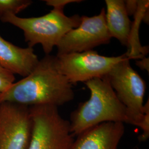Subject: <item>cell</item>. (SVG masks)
<instances>
[{
	"label": "cell",
	"instance_id": "5bb4252c",
	"mask_svg": "<svg viewBox=\"0 0 149 149\" xmlns=\"http://www.w3.org/2000/svg\"><path fill=\"white\" fill-rule=\"evenodd\" d=\"M15 82V76L0 64V94Z\"/></svg>",
	"mask_w": 149,
	"mask_h": 149
},
{
	"label": "cell",
	"instance_id": "277c9868",
	"mask_svg": "<svg viewBox=\"0 0 149 149\" xmlns=\"http://www.w3.org/2000/svg\"><path fill=\"white\" fill-rule=\"evenodd\" d=\"M23 32L28 47L40 44L45 55H50L62 38L70 30L78 27L81 16H68L64 10L53 8L48 14L37 17L22 18L10 15L0 19Z\"/></svg>",
	"mask_w": 149,
	"mask_h": 149
},
{
	"label": "cell",
	"instance_id": "5b68a950",
	"mask_svg": "<svg viewBox=\"0 0 149 149\" xmlns=\"http://www.w3.org/2000/svg\"><path fill=\"white\" fill-rule=\"evenodd\" d=\"M31 138L27 149H73L74 138L69 120L52 105L29 107Z\"/></svg>",
	"mask_w": 149,
	"mask_h": 149
},
{
	"label": "cell",
	"instance_id": "4fadbf2b",
	"mask_svg": "<svg viewBox=\"0 0 149 149\" xmlns=\"http://www.w3.org/2000/svg\"><path fill=\"white\" fill-rule=\"evenodd\" d=\"M32 3L31 0H0V19L10 15H17Z\"/></svg>",
	"mask_w": 149,
	"mask_h": 149
},
{
	"label": "cell",
	"instance_id": "7c38bea8",
	"mask_svg": "<svg viewBox=\"0 0 149 149\" xmlns=\"http://www.w3.org/2000/svg\"><path fill=\"white\" fill-rule=\"evenodd\" d=\"M138 8L134 16V21L132 22L128 40L127 53L128 57L131 59L139 60L145 57L149 52L148 47H142L139 40V30L145 12L149 8L148 0H139Z\"/></svg>",
	"mask_w": 149,
	"mask_h": 149
},
{
	"label": "cell",
	"instance_id": "52a82bcc",
	"mask_svg": "<svg viewBox=\"0 0 149 149\" xmlns=\"http://www.w3.org/2000/svg\"><path fill=\"white\" fill-rule=\"evenodd\" d=\"M111 39L107 27L106 11L103 8L98 15L81 16L79 26L68 32L57 45L56 55L92 50L108 44Z\"/></svg>",
	"mask_w": 149,
	"mask_h": 149
},
{
	"label": "cell",
	"instance_id": "ba28073f",
	"mask_svg": "<svg viewBox=\"0 0 149 149\" xmlns=\"http://www.w3.org/2000/svg\"><path fill=\"white\" fill-rule=\"evenodd\" d=\"M32 132L29 107L0 103V149H27Z\"/></svg>",
	"mask_w": 149,
	"mask_h": 149
},
{
	"label": "cell",
	"instance_id": "ac0fdd59",
	"mask_svg": "<svg viewBox=\"0 0 149 149\" xmlns=\"http://www.w3.org/2000/svg\"><path fill=\"white\" fill-rule=\"evenodd\" d=\"M143 21L145 23L149 24V8L144 13L143 18Z\"/></svg>",
	"mask_w": 149,
	"mask_h": 149
},
{
	"label": "cell",
	"instance_id": "8fae6325",
	"mask_svg": "<svg viewBox=\"0 0 149 149\" xmlns=\"http://www.w3.org/2000/svg\"><path fill=\"white\" fill-rule=\"evenodd\" d=\"M106 21L111 37L128 47L129 34L132 22L125 10L124 1L106 0Z\"/></svg>",
	"mask_w": 149,
	"mask_h": 149
},
{
	"label": "cell",
	"instance_id": "8992f818",
	"mask_svg": "<svg viewBox=\"0 0 149 149\" xmlns=\"http://www.w3.org/2000/svg\"><path fill=\"white\" fill-rule=\"evenodd\" d=\"M55 56L59 71L73 86L106 76L115 65L129 58L127 53L118 56H106L93 50Z\"/></svg>",
	"mask_w": 149,
	"mask_h": 149
},
{
	"label": "cell",
	"instance_id": "2e32d148",
	"mask_svg": "<svg viewBox=\"0 0 149 149\" xmlns=\"http://www.w3.org/2000/svg\"><path fill=\"white\" fill-rule=\"evenodd\" d=\"M124 4L128 16H134L138 8V1L137 0L124 1Z\"/></svg>",
	"mask_w": 149,
	"mask_h": 149
},
{
	"label": "cell",
	"instance_id": "6da1fadb",
	"mask_svg": "<svg viewBox=\"0 0 149 149\" xmlns=\"http://www.w3.org/2000/svg\"><path fill=\"white\" fill-rule=\"evenodd\" d=\"M74 96L73 85L58 69L56 56L45 55L29 74L0 94V103L58 107L72 101Z\"/></svg>",
	"mask_w": 149,
	"mask_h": 149
},
{
	"label": "cell",
	"instance_id": "30bf717a",
	"mask_svg": "<svg viewBox=\"0 0 149 149\" xmlns=\"http://www.w3.org/2000/svg\"><path fill=\"white\" fill-rule=\"evenodd\" d=\"M39 60L33 48L17 46L0 35V64L13 74L27 76Z\"/></svg>",
	"mask_w": 149,
	"mask_h": 149
},
{
	"label": "cell",
	"instance_id": "e0dca14e",
	"mask_svg": "<svg viewBox=\"0 0 149 149\" xmlns=\"http://www.w3.org/2000/svg\"><path fill=\"white\" fill-rule=\"evenodd\" d=\"M136 65L137 66L142 70H146L149 72V58L144 57L142 59L136 60Z\"/></svg>",
	"mask_w": 149,
	"mask_h": 149
},
{
	"label": "cell",
	"instance_id": "7a4b0ae2",
	"mask_svg": "<svg viewBox=\"0 0 149 149\" xmlns=\"http://www.w3.org/2000/svg\"><path fill=\"white\" fill-rule=\"evenodd\" d=\"M90 98L80 103L70 116V129L74 136L105 122L129 124L126 108L118 98L106 77L85 82Z\"/></svg>",
	"mask_w": 149,
	"mask_h": 149
},
{
	"label": "cell",
	"instance_id": "9a60e30c",
	"mask_svg": "<svg viewBox=\"0 0 149 149\" xmlns=\"http://www.w3.org/2000/svg\"><path fill=\"white\" fill-rule=\"evenodd\" d=\"M47 5L52 6L53 8L64 10L65 6L72 3H80L81 0H44Z\"/></svg>",
	"mask_w": 149,
	"mask_h": 149
},
{
	"label": "cell",
	"instance_id": "3957f363",
	"mask_svg": "<svg viewBox=\"0 0 149 149\" xmlns=\"http://www.w3.org/2000/svg\"><path fill=\"white\" fill-rule=\"evenodd\" d=\"M130 60L128 58L115 65L105 77L119 100L126 108L129 124L143 130L140 139L144 141L149 136V100L144 104L146 84L133 69Z\"/></svg>",
	"mask_w": 149,
	"mask_h": 149
},
{
	"label": "cell",
	"instance_id": "9c48e42d",
	"mask_svg": "<svg viewBox=\"0 0 149 149\" xmlns=\"http://www.w3.org/2000/svg\"><path fill=\"white\" fill-rule=\"evenodd\" d=\"M124 133L123 123H103L77 135L73 149H118Z\"/></svg>",
	"mask_w": 149,
	"mask_h": 149
}]
</instances>
